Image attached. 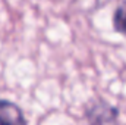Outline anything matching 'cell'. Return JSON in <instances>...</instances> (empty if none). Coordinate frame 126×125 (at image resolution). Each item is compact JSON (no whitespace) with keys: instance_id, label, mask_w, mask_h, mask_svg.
Masks as SVG:
<instances>
[{"instance_id":"obj_1","label":"cell","mask_w":126,"mask_h":125,"mask_svg":"<svg viewBox=\"0 0 126 125\" xmlns=\"http://www.w3.org/2000/svg\"><path fill=\"white\" fill-rule=\"evenodd\" d=\"M85 118L88 125H119V109L103 99L93 100L85 107Z\"/></svg>"},{"instance_id":"obj_2","label":"cell","mask_w":126,"mask_h":125,"mask_svg":"<svg viewBox=\"0 0 126 125\" xmlns=\"http://www.w3.org/2000/svg\"><path fill=\"white\" fill-rule=\"evenodd\" d=\"M0 125H28L22 109L9 102L0 100Z\"/></svg>"},{"instance_id":"obj_3","label":"cell","mask_w":126,"mask_h":125,"mask_svg":"<svg viewBox=\"0 0 126 125\" xmlns=\"http://www.w3.org/2000/svg\"><path fill=\"white\" fill-rule=\"evenodd\" d=\"M113 28L116 32L126 37V1L117 6L113 13Z\"/></svg>"}]
</instances>
